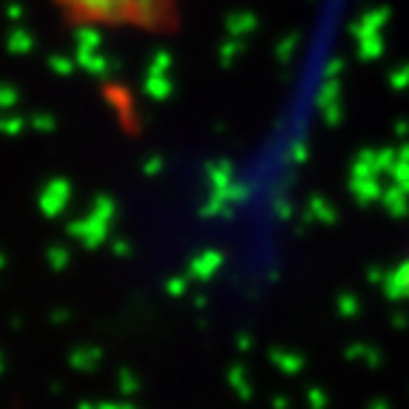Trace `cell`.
<instances>
[{"label":"cell","mask_w":409,"mask_h":409,"mask_svg":"<svg viewBox=\"0 0 409 409\" xmlns=\"http://www.w3.org/2000/svg\"><path fill=\"white\" fill-rule=\"evenodd\" d=\"M403 279H406V293H409V253H406V267H403Z\"/></svg>","instance_id":"7a4b0ae2"},{"label":"cell","mask_w":409,"mask_h":409,"mask_svg":"<svg viewBox=\"0 0 409 409\" xmlns=\"http://www.w3.org/2000/svg\"><path fill=\"white\" fill-rule=\"evenodd\" d=\"M72 26L165 37L179 29L185 0H51Z\"/></svg>","instance_id":"6da1fadb"}]
</instances>
